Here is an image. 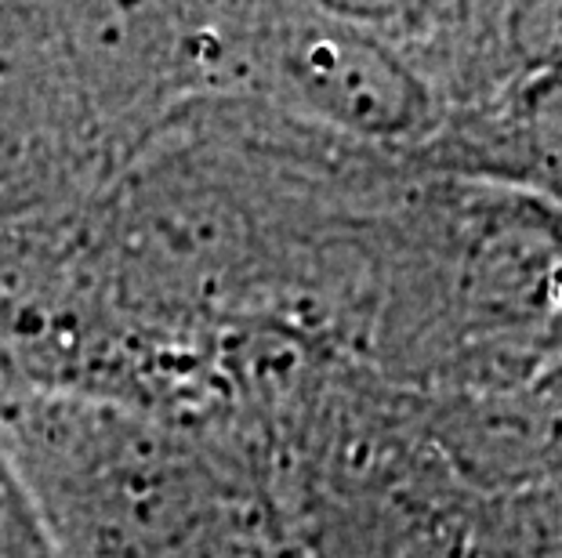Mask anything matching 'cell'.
I'll return each instance as SVG.
<instances>
[{
  "mask_svg": "<svg viewBox=\"0 0 562 558\" xmlns=\"http://www.w3.org/2000/svg\"><path fill=\"white\" fill-rule=\"evenodd\" d=\"M406 168L512 189L562 215V69L442 116L436 135L406 157Z\"/></svg>",
  "mask_w": 562,
  "mask_h": 558,
  "instance_id": "obj_4",
  "label": "cell"
},
{
  "mask_svg": "<svg viewBox=\"0 0 562 558\" xmlns=\"http://www.w3.org/2000/svg\"><path fill=\"white\" fill-rule=\"evenodd\" d=\"M422 421L475 497L562 482V363L522 385L422 396Z\"/></svg>",
  "mask_w": 562,
  "mask_h": 558,
  "instance_id": "obj_3",
  "label": "cell"
},
{
  "mask_svg": "<svg viewBox=\"0 0 562 558\" xmlns=\"http://www.w3.org/2000/svg\"><path fill=\"white\" fill-rule=\"evenodd\" d=\"M505 33L522 80L562 69V0L505 4Z\"/></svg>",
  "mask_w": 562,
  "mask_h": 558,
  "instance_id": "obj_6",
  "label": "cell"
},
{
  "mask_svg": "<svg viewBox=\"0 0 562 558\" xmlns=\"http://www.w3.org/2000/svg\"><path fill=\"white\" fill-rule=\"evenodd\" d=\"M0 558H63L37 490L0 435Z\"/></svg>",
  "mask_w": 562,
  "mask_h": 558,
  "instance_id": "obj_5",
  "label": "cell"
},
{
  "mask_svg": "<svg viewBox=\"0 0 562 558\" xmlns=\"http://www.w3.org/2000/svg\"><path fill=\"white\" fill-rule=\"evenodd\" d=\"M240 102L403 160L442 124L436 94L352 4L247 8Z\"/></svg>",
  "mask_w": 562,
  "mask_h": 558,
  "instance_id": "obj_2",
  "label": "cell"
},
{
  "mask_svg": "<svg viewBox=\"0 0 562 558\" xmlns=\"http://www.w3.org/2000/svg\"><path fill=\"white\" fill-rule=\"evenodd\" d=\"M236 558H308L297 544H280V548H255V551H244Z\"/></svg>",
  "mask_w": 562,
  "mask_h": 558,
  "instance_id": "obj_7",
  "label": "cell"
},
{
  "mask_svg": "<svg viewBox=\"0 0 562 558\" xmlns=\"http://www.w3.org/2000/svg\"><path fill=\"white\" fill-rule=\"evenodd\" d=\"M363 363L417 396L522 385L562 363V215L411 171L378 207Z\"/></svg>",
  "mask_w": 562,
  "mask_h": 558,
  "instance_id": "obj_1",
  "label": "cell"
}]
</instances>
